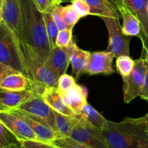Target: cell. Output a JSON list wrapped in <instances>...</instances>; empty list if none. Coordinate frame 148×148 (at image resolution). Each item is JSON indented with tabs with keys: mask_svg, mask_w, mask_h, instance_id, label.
I'll list each match as a JSON object with an SVG mask.
<instances>
[{
	"mask_svg": "<svg viewBox=\"0 0 148 148\" xmlns=\"http://www.w3.org/2000/svg\"><path fill=\"white\" fill-rule=\"evenodd\" d=\"M55 4H61L64 2H72V0H53Z\"/></svg>",
	"mask_w": 148,
	"mask_h": 148,
	"instance_id": "41",
	"label": "cell"
},
{
	"mask_svg": "<svg viewBox=\"0 0 148 148\" xmlns=\"http://www.w3.org/2000/svg\"><path fill=\"white\" fill-rule=\"evenodd\" d=\"M134 60H133L130 56L123 55L117 57L116 66V71L122 77H127L131 73L134 66Z\"/></svg>",
	"mask_w": 148,
	"mask_h": 148,
	"instance_id": "26",
	"label": "cell"
},
{
	"mask_svg": "<svg viewBox=\"0 0 148 148\" xmlns=\"http://www.w3.org/2000/svg\"><path fill=\"white\" fill-rule=\"evenodd\" d=\"M142 30L144 36V39L142 42H143V48H145L148 46V12L146 14L144 23L142 25Z\"/></svg>",
	"mask_w": 148,
	"mask_h": 148,
	"instance_id": "38",
	"label": "cell"
},
{
	"mask_svg": "<svg viewBox=\"0 0 148 148\" xmlns=\"http://www.w3.org/2000/svg\"><path fill=\"white\" fill-rule=\"evenodd\" d=\"M134 66L131 73L123 78L124 101L130 103L137 97H140L146 72V61L143 57L134 60Z\"/></svg>",
	"mask_w": 148,
	"mask_h": 148,
	"instance_id": "7",
	"label": "cell"
},
{
	"mask_svg": "<svg viewBox=\"0 0 148 148\" xmlns=\"http://www.w3.org/2000/svg\"><path fill=\"white\" fill-rule=\"evenodd\" d=\"M90 8L89 14L98 17L121 18L119 11L116 6L108 0H85Z\"/></svg>",
	"mask_w": 148,
	"mask_h": 148,
	"instance_id": "20",
	"label": "cell"
},
{
	"mask_svg": "<svg viewBox=\"0 0 148 148\" xmlns=\"http://www.w3.org/2000/svg\"><path fill=\"white\" fill-rule=\"evenodd\" d=\"M127 118L130 122L132 123L139 129L145 132H148V112L145 116L140 117V118L133 119L130 118V117H127Z\"/></svg>",
	"mask_w": 148,
	"mask_h": 148,
	"instance_id": "34",
	"label": "cell"
},
{
	"mask_svg": "<svg viewBox=\"0 0 148 148\" xmlns=\"http://www.w3.org/2000/svg\"><path fill=\"white\" fill-rule=\"evenodd\" d=\"M0 122L15 136L18 141L38 140L36 134L30 127L12 111H0Z\"/></svg>",
	"mask_w": 148,
	"mask_h": 148,
	"instance_id": "9",
	"label": "cell"
},
{
	"mask_svg": "<svg viewBox=\"0 0 148 148\" xmlns=\"http://www.w3.org/2000/svg\"><path fill=\"white\" fill-rule=\"evenodd\" d=\"M32 1L34 2L39 11L41 12H44L51 8L53 6L56 5L53 0H32Z\"/></svg>",
	"mask_w": 148,
	"mask_h": 148,
	"instance_id": "35",
	"label": "cell"
},
{
	"mask_svg": "<svg viewBox=\"0 0 148 148\" xmlns=\"http://www.w3.org/2000/svg\"><path fill=\"white\" fill-rule=\"evenodd\" d=\"M143 49H144L145 52L144 59L146 62H148V46H147V47H145V48H143Z\"/></svg>",
	"mask_w": 148,
	"mask_h": 148,
	"instance_id": "42",
	"label": "cell"
},
{
	"mask_svg": "<svg viewBox=\"0 0 148 148\" xmlns=\"http://www.w3.org/2000/svg\"><path fill=\"white\" fill-rule=\"evenodd\" d=\"M56 121V132L61 137H69L70 136L72 130L77 124L79 120V116H69L60 114L56 111H53Z\"/></svg>",
	"mask_w": 148,
	"mask_h": 148,
	"instance_id": "21",
	"label": "cell"
},
{
	"mask_svg": "<svg viewBox=\"0 0 148 148\" xmlns=\"http://www.w3.org/2000/svg\"><path fill=\"white\" fill-rule=\"evenodd\" d=\"M17 71L14 70L12 68H10V66H7L4 64L0 62V83H1V81L7 77L8 75H12V74L17 73Z\"/></svg>",
	"mask_w": 148,
	"mask_h": 148,
	"instance_id": "36",
	"label": "cell"
},
{
	"mask_svg": "<svg viewBox=\"0 0 148 148\" xmlns=\"http://www.w3.org/2000/svg\"><path fill=\"white\" fill-rule=\"evenodd\" d=\"M52 8V7H51ZM51 8L48 10L47 11L43 12V21L45 24L46 34H47L49 42L51 49L56 46V40L57 37L59 29L53 20V15H52Z\"/></svg>",
	"mask_w": 148,
	"mask_h": 148,
	"instance_id": "24",
	"label": "cell"
},
{
	"mask_svg": "<svg viewBox=\"0 0 148 148\" xmlns=\"http://www.w3.org/2000/svg\"><path fill=\"white\" fill-rule=\"evenodd\" d=\"M72 40V30L65 29L59 30L56 40V46L59 47H66Z\"/></svg>",
	"mask_w": 148,
	"mask_h": 148,
	"instance_id": "30",
	"label": "cell"
},
{
	"mask_svg": "<svg viewBox=\"0 0 148 148\" xmlns=\"http://www.w3.org/2000/svg\"><path fill=\"white\" fill-rule=\"evenodd\" d=\"M20 9L19 38L34 50L44 63L50 54L43 12L39 11L32 0H19Z\"/></svg>",
	"mask_w": 148,
	"mask_h": 148,
	"instance_id": "1",
	"label": "cell"
},
{
	"mask_svg": "<svg viewBox=\"0 0 148 148\" xmlns=\"http://www.w3.org/2000/svg\"><path fill=\"white\" fill-rule=\"evenodd\" d=\"M56 148H92L73 140L71 137H61L50 143Z\"/></svg>",
	"mask_w": 148,
	"mask_h": 148,
	"instance_id": "27",
	"label": "cell"
},
{
	"mask_svg": "<svg viewBox=\"0 0 148 148\" xmlns=\"http://www.w3.org/2000/svg\"><path fill=\"white\" fill-rule=\"evenodd\" d=\"M80 116L98 130H103L107 124L108 120L88 103L85 105Z\"/></svg>",
	"mask_w": 148,
	"mask_h": 148,
	"instance_id": "22",
	"label": "cell"
},
{
	"mask_svg": "<svg viewBox=\"0 0 148 148\" xmlns=\"http://www.w3.org/2000/svg\"><path fill=\"white\" fill-rule=\"evenodd\" d=\"M108 1H110L111 3H112L114 6H116V7L118 8L119 10L120 8L124 7V4H123L121 0H108Z\"/></svg>",
	"mask_w": 148,
	"mask_h": 148,
	"instance_id": "39",
	"label": "cell"
},
{
	"mask_svg": "<svg viewBox=\"0 0 148 148\" xmlns=\"http://www.w3.org/2000/svg\"><path fill=\"white\" fill-rule=\"evenodd\" d=\"M146 66H147V68H146L144 84H143V89H142L140 98L148 101V62H146Z\"/></svg>",
	"mask_w": 148,
	"mask_h": 148,
	"instance_id": "37",
	"label": "cell"
},
{
	"mask_svg": "<svg viewBox=\"0 0 148 148\" xmlns=\"http://www.w3.org/2000/svg\"><path fill=\"white\" fill-rule=\"evenodd\" d=\"M45 87L36 85L30 90L23 91H11L0 88V111H5L17 108L38 92H43Z\"/></svg>",
	"mask_w": 148,
	"mask_h": 148,
	"instance_id": "11",
	"label": "cell"
},
{
	"mask_svg": "<svg viewBox=\"0 0 148 148\" xmlns=\"http://www.w3.org/2000/svg\"><path fill=\"white\" fill-rule=\"evenodd\" d=\"M72 5L79 18L89 15L90 8L85 0H72Z\"/></svg>",
	"mask_w": 148,
	"mask_h": 148,
	"instance_id": "31",
	"label": "cell"
},
{
	"mask_svg": "<svg viewBox=\"0 0 148 148\" xmlns=\"http://www.w3.org/2000/svg\"><path fill=\"white\" fill-rule=\"evenodd\" d=\"M41 94L40 92H36L16 108L56 132L53 110L45 103Z\"/></svg>",
	"mask_w": 148,
	"mask_h": 148,
	"instance_id": "5",
	"label": "cell"
},
{
	"mask_svg": "<svg viewBox=\"0 0 148 148\" xmlns=\"http://www.w3.org/2000/svg\"><path fill=\"white\" fill-rule=\"evenodd\" d=\"M76 84V79L71 75L64 74L61 75L58 79L57 88L61 91H67Z\"/></svg>",
	"mask_w": 148,
	"mask_h": 148,
	"instance_id": "29",
	"label": "cell"
},
{
	"mask_svg": "<svg viewBox=\"0 0 148 148\" xmlns=\"http://www.w3.org/2000/svg\"><path fill=\"white\" fill-rule=\"evenodd\" d=\"M20 148H24V147H23V146H22V145H21V147H20Z\"/></svg>",
	"mask_w": 148,
	"mask_h": 148,
	"instance_id": "47",
	"label": "cell"
},
{
	"mask_svg": "<svg viewBox=\"0 0 148 148\" xmlns=\"http://www.w3.org/2000/svg\"><path fill=\"white\" fill-rule=\"evenodd\" d=\"M1 10L3 22L19 37L20 19L19 0H3Z\"/></svg>",
	"mask_w": 148,
	"mask_h": 148,
	"instance_id": "15",
	"label": "cell"
},
{
	"mask_svg": "<svg viewBox=\"0 0 148 148\" xmlns=\"http://www.w3.org/2000/svg\"><path fill=\"white\" fill-rule=\"evenodd\" d=\"M147 12H148V1H147Z\"/></svg>",
	"mask_w": 148,
	"mask_h": 148,
	"instance_id": "46",
	"label": "cell"
},
{
	"mask_svg": "<svg viewBox=\"0 0 148 148\" xmlns=\"http://www.w3.org/2000/svg\"><path fill=\"white\" fill-rule=\"evenodd\" d=\"M66 48L69 52L72 72L75 76V79H77L81 74L84 73V70L89 60L90 52L79 49L73 40H72Z\"/></svg>",
	"mask_w": 148,
	"mask_h": 148,
	"instance_id": "16",
	"label": "cell"
},
{
	"mask_svg": "<svg viewBox=\"0 0 148 148\" xmlns=\"http://www.w3.org/2000/svg\"><path fill=\"white\" fill-rule=\"evenodd\" d=\"M143 148H148V137H147V139L145 140L144 143V145H143Z\"/></svg>",
	"mask_w": 148,
	"mask_h": 148,
	"instance_id": "43",
	"label": "cell"
},
{
	"mask_svg": "<svg viewBox=\"0 0 148 148\" xmlns=\"http://www.w3.org/2000/svg\"><path fill=\"white\" fill-rule=\"evenodd\" d=\"M21 147V145H20V142L17 143H14V144L10 145L7 146V147H0V148H20Z\"/></svg>",
	"mask_w": 148,
	"mask_h": 148,
	"instance_id": "40",
	"label": "cell"
},
{
	"mask_svg": "<svg viewBox=\"0 0 148 148\" xmlns=\"http://www.w3.org/2000/svg\"><path fill=\"white\" fill-rule=\"evenodd\" d=\"M57 90L64 103L76 115L80 116L84 106L88 103V91L86 88L75 84L72 88L65 92L58 89Z\"/></svg>",
	"mask_w": 148,
	"mask_h": 148,
	"instance_id": "12",
	"label": "cell"
},
{
	"mask_svg": "<svg viewBox=\"0 0 148 148\" xmlns=\"http://www.w3.org/2000/svg\"><path fill=\"white\" fill-rule=\"evenodd\" d=\"M19 142L24 148H56L52 145L38 140H21Z\"/></svg>",
	"mask_w": 148,
	"mask_h": 148,
	"instance_id": "32",
	"label": "cell"
},
{
	"mask_svg": "<svg viewBox=\"0 0 148 148\" xmlns=\"http://www.w3.org/2000/svg\"><path fill=\"white\" fill-rule=\"evenodd\" d=\"M43 101L47 105H49L53 111H56L60 114L69 116H77L64 103L60 95L57 90L56 87L54 88H47L45 87L41 94Z\"/></svg>",
	"mask_w": 148,
	"mask_h": 148,
	"instance_id": "19",
	"label": "cell"
},
{
	"mask_svg": "<svg viewBox=\"0 0 148 148\" xmlns=\"http://www.w3.org/2000/svg\"><path fill=\"white\" fill-rule=\"evenodd\" d=\"M105 23L109 35L108 46L107 50L113 53L114 57H119L123 55L130 56V36L123 34L120 19L116 17H101Z\"/></svg>",
	"mask_w": 148,
	"mask_h": 148,
	"instance_id": "6",
	"label": "cell"
},
{
	"mask_svg": "<svg viewBox=\"0 0 148 148\" xmlns=\"http://www.w3.org/2000/svg\"><path fill=\"white\" fill-rule=\"evenodd\" d=\"M46 67L59 79L61 75L66 74L70 62L66 47L56 46L51 49L49 57L44 62Z\"/></svg>",
	"mask_w": 148,
	"mask_h": 148,
	"instance_id": "13",
	"label": "cell"
},
{
	"mask_svg": "<svg viewBox=\"0 0 148 148\" xmlns=\"http://www.w3.org/2000/svg\"><path fill=\"white\" fill-rule=\"evenodd\" d=\"M119 13L122 18L123 24L121 26V31L123 34L127 36H136L139 37L143 41L144 39L142 26L140 20L133 13L127 10L125 7L119 9Z\"/></svg>",
	"mask_w": 148,
	"mask_h": 148,
	"instance_id": "17",
	"label": "cell"
},
{
	"mask_svg": "<svg viewBox=\"0 0 148 148\" xmlns=\"http://www.w3.org/2000/svg\"><path fill=\"white\" fill-rule=\"evenodd\" d=\"M69 137L92 148H110L101 130L89 124L81 116Z\"/></svg>",
	"mask_w": 148,
	"mask_h": 148,
	"instance_id": "8",
	"label": "cell"
},
{
	"mask_svg": "<svg viewBox=\"0 0 148 148\" xmlns=\"http://www.w3.org/2000/svg\"><path fill=\"white\" fill-rule=\"evenodd\" d=\"M59 10L61 17L66 24L67 29L73 30V27L79 20V17L73 10L72 4H69L64 7L59 4Z\"/></svg>",
	"mask_w": 148,
	"mask_h": 148,
	"instance_id": "25",
	"label": "cell"
},
{
	"mask_svg": "<svg viewBox=\"0 0 148 148\" xmlns=\"http://www.w3.org/2000/svg\"><path fill=\"white\" fill-rule=\"evenodd\" d=\"M3 21V19H2V14H1V10H0V23Z\"/></svg>",
	"mask_w": 148,
	"mask_h": 148,
	"instance_id": "44",
	"label": "cell"
},
{
	"mask_svg": "<svg viewBox=\"0 0 148 148\" xmlns=\"http://www.w3.org/2000/svg\"><path fill=\"white\" fill-rule=\"evenodd\" d=\"M51 12L53 20H54L59 30H65V29H67L66 24L63 21L60 15V13H59V4H56V5L53 6L51 8Z\"/></svg>",
	"mask_w": 148,
	"mask_h": 148,
	"instance_id": "33",
	"label": "cell"
},
{
	"mask_svg": "<svg viewBox=\"0 0 148 148\" xmlns=\"http://www.w3.org/2000/svg\"><path fill=\"white\" fill-rule=\"evenodd\" d=\"M18 39V36L4 22L0 23V62L27 77Z\"/></svg>",
	"mask_w": 148,
	"mask_h": 148,
	"instance_id": "4",
	"label": "cell"
},
{
	"mask_svg": "<svg viewBox=\"0 0 148 148\" xmlns=\"http://www.w3.org/2000/svg\"><path fill=\"white\" fill-rule=\"evenodd\" d=\"M19 46L27 77L36 83L47 88L57 86L58 78L49 70L30 46L19 38Z\"/></svg>",
	"mask_w": 148,
	"mask_h": 148,
	"instance_id": "3",
	"label": "cell"
},
{
	"mask_svg": "<svg viewBox=\"0 0 148 148\" xmlns=\"http://www.w3.org/2000/svg\"><path fill=\"white\" fill-rule=\"evenodd\" d=\"M124 6L134 14L140 20L141 26L144 23L147 14L148 0H121Z\"/></svg>",
	"mask_w": 148,
	"mask_h": 148,
	"instance_id": "23",
	"label": "cell"
},
{
	"mask_svg": "<svg viewBox=\"0 0 148 148\" xmlns=\"http://www.w3.org/2000/svg\"><path fill=\"white\" fill-rule=\"evenodd\" d=\"M114 55L108 51L90 52L84 73L90 75H111L114 72L113 61Z\"/></svg>",
	"mask_w": 148,
	"mask_h": 148,
	"instance_id": "10",
	"label": "cell"
},
{
	"mask_svg": "<svg viewBox=\"0 0 148 148\" xmlns=\"http://www.w3.org/2000/svg\"><path fill=\"white\" fill-rule=\"evenodd\" d=\"M9 111H12L14 114H17V116H19L30 127L32 131L36 134L38 141L50 144L53 140L59 138L58 133L55 132L54 130H52L51 128L49 127L48 126L44 125V124L38 122V121L33 119L30 117H29L28 116L26 115L25 114L19 111L16 108L9 110Z\"/></svg>",
	"mask_w": 148,
	"mask_h": 148,
	"instance_id": "14",
	"label": "cell"
},
{
	"mask_svg": "<svg viewBox=\"0 0 148 148\" xmlns=\"http://www.w3.org/2000/svg\"><path fill=\"white\" fill-rule=\"evenodd\" d=\"M38 85L26 75L17 72L6 77L0 83V88L11 91H23L33 89Z\"/></svg>",
	"mask_w": 148,
	"mask_h": 148,
	"instance_id": "18",
	"label": "cell"
},
{
	"mask_svg": "<svg viewBox=\"0 0 148 148\" xmlns=\"http://www.w3.org/2000/svg\"><path fill=\"white\" fill-rule=\"evenodd\" d=\"M146 133H147V135H148V132H146Z\"/></svg>",
	"mask_w": 148,
	"mask_h": 148,
	"instance_id": "48",
	"label": "cell"
},
{
	"mask_svg": "<svg viewBox=\"0 0 148 148\" xmlns=\"http://www.w3.org/2000/svg\"><path fill=\"white\" fill-rule=\"evenodd\" d=\"M18 142L15 136L2 123L0 122V147H7Z\"/></svg>",
	"mask_w": 148,
	"mask_h": 148,
	"instance_id": "28",
	"label": "cell"
},
{
	"mask_svg": "<svg viewBox=\"0 0 148 148\" xmlns=\"http://www.w3.org/2000/svg\"><path fill=\"white\" fill-rule=\"evenodd\" d=\"M101 132L110 148H143L148 137L145 132L130 122L127 117L121 122L108 120Z\"/></svg>",
	"mask_w": 148,
	"mask_h": 148,
	"instance_id": "2",
	"label": "cell"
},
{
	"mask_svg": "<svg viewBox=\"0 0 148 148\" xmlns=\"http://www.w3.org/2000/svg\"><path fill=\"white\" fill-rule=\"evenodd\" d=\"M2 3H3V0H0V10H1V7H2Z\"/></svg>",
	"mask_w": 148,
	"mask_h": 148,
	"instance_id": "45",
	"label": "cell"
}]
</instances>
